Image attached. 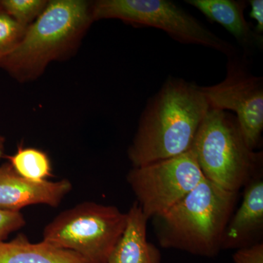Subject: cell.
<instances>
[{
	"label": "cell",
	"instance_id": "10",
	"mask_svg": "<svg viewBox=\"0 0 263 263\" xmlns=\"http://www.w3.org/2000/svg\"><path fill=\"white\" fill-rule=\"evenodd\" d=\"M262 231L263 179L261 172L245 185L243 200L224 230L221 250L238 249L259 243Z\"/></svg>",
	"mask_w": 263,
	"mask_h": 263
},
{
	"label": "cell",
	"instance_id": "20",
	"mask_svg": "<svg viewBox=\"0 0 263 263\" xmlns=\"http://www.w3.org/2000/svg\"><path fill=\"white\" fill-rule=\"evenodd\" d=\"M5 147V138L4 136H2V135L0 134V160H1L3 156H4Z\"/></svg>",
	"mask_w": 263,
	"mask_h": 263
},
{
	"label": "cell",
	"instance_id": "8",
	"mask_svg": "<svg viewBox=\"0 0 263 263\" xmlns=\"http://www.w3.org/2000/svg\"><path fill=\"white\" fill-rule=\"evenodd\" d=\"M200 90L211 108L236 114L246 143L255 150L263 130V80L251 72L248 62L238 55L228 57L226 79Z\"/></svg>",
	"mask_w": 263,
	"mask_h": 263
},
{
	"label": "cell",
	"instance_id": "13",
	"mask_svg": "<svg viewBox=\"0 0 263 263\" xmlns=\"http://www.w3.org/2000/svg\"><path fill=\"white\" fill-rule=\"evenodd\" d=\"M0 263H88L79 254L42 240L32 243L24 235L0 240Z\"/></svg>",
	"mask_w": 263,
	"mask_h": 263
},
{
	"label": "cell",
	"instance_id": "21",
	"mask_svg": "<svg viewBox=\"0 0 263 263\" xmlns=\"http://www.w3.org/2000/svg\"><path fill=\"white\" fill-rule=\"evenodd\" d=\"M1 11H3V10H2L1 5H0V12H1Z\"/></svg>",
	"mask_w": 263,
	"mask_h": 263
},
{
	"label": "cell",
	"instance_id": "7",
	"mask_svg": "<svg viewBox=\"0 0 263 263\" xmlns=\"http://www.w3.org/2000/svg\"><path fill=\"white\" fill-rule=\"evenodd\" d=\"M205 179L191 148L181 155L133 167L127 181L148 219L168 210Z\"/></svg>",
	"mask_w": 263,
	"mask_h": 263
},
{
	"label": "cell",
	"instance_id": "18",
	"mask_svg": "<svg viewBox=\"0 0 263 263\" xmlns=\"http://www.w3.org/2000/svg\"><path fill=\"white\" fill-rule=\"evenodd\" d=\"M233 260L234 263H263L262 242L237 249Z\"/></svg>",
	"mask_w": 263,
	"mask_h": 263
},
{
	"label": "cell",
	"instance_id": "3",
	"mask_svg": "<svg viewBox=\"0 0 263 263\" xmlns=\"http://www.w3.org/2000/svg\"><path fill=\"white\" fill-rule=\"evenodd\" d=\"M238 198V193L204 179L174 206L152 218L161 247L216 257Z\"/></svg>",
	"mask_w": 263,
	"mask_h": 263
},
{
	"label": "cell",
	"instance_id": "16",
	"mask_svg": "<svg viewBox=\"0 0 263 263\" xmlns=\"http://www.w3.org/2000/svg\"><path fill=\"white\" fill-rule=\"evenodd\" d=\"M26 29L4 12H0V63L14 51Z\"/></svg>",
	"mask_w": 263,
	"mask_h": 263
},
{
	"label": "cell",
	"instance_id": "6",
	"mask_svg": "<svg viewBox=\"0 0 263 263\" xmlns=\"http://www.w3.org/2000/svg\"><path fill=\"white\" fill-rule=\"evenodd\" d=\"M91 14L94 22L119 19L136 27L161 29L180 43L213 48L228 57L235 54L230 43L167 0H98L91 2Z\"/></svg>",
	"mask_w": 263,
	"mask_h": 263
},
{
	"label": "cell",
	"instance_id": "5",
	"mask_svg": "<svg viewBox=\"0 0 263 263\" xmlns=\"http://www.w3.org/2000/svg\"><path fill=\"white\" fill-rule=\"evenodd\" d=\"M127 213L114 205L82 202L45 227L43 240L75 252L88 263H108L127 224Z\"/></svg>",
	"mask_w": 263,
	"mask_h": 263
},
{
	"label": "cell",
	"instance_id": "9",
	"mask_svg": "<svg viewBox=\"0 0 263 263\" xmlns=\"http://www.w3.org/2000/svg\"><path fill=\"white\" fill-rule=\"evenodd\" d=\"M72 189L68 179L34 181L17 174L9 162L0 165V210L21 212L24 207L46 205L57 208Z\"/></svg>",
	"mask_w": 263,
	"mask_h": 263
},
{
	"label": "cell",
	"instance_id": "12",
	"mask_svg": "<svg viewBox=\"0 0 263 263\" xmlns=\"http://www.w3.org/2000/svg\"><path fill=\"white\" fill-rule=\"evenodd\" d=\"M201 12L209 20L219 24L236 39L238 43L249 50L255 45H262V38L252 30L243 12L247 8L245 1L235 0H186Z\"/></svg>",
	"mask_w": 263,
	"mask_h": 263
},
{
	"label": "cell",
	"instance_id": "17",
	"mask_svg": "<svg viewBox=\"0 0 263 263\" xmlns=\"http://www.w3.org/2000/svg\"><path fill=\"white\" fill-rule=\"evenodd\" d=\"M26 219L21 212L0 210V240H5L12 233L26 226Z\"/></svg>",
	"mask_w": 263,
	"mask_h": 263
},
{
	"label": "cell",
	"instance_id": "2",
	"mask_svg": "<svg viewBox=\"0 0 263 263\" xmlns=\"http://www.w3.org/2000/svg\"><path fill=\"white\" fill-rule=\"evenodd\" d=\"M93 22L91 2L49 0L0 68L18 82L36 80L52 62L67 60L77 51Z\"/></svg>",
	"mask_w": 263,
	"mask_h": 263
},
{
	"label": "cell",
	"instance_id": "4",
	"mask_svg": "<svg viewBox=\"0 0 263 263\" xmlns=\"http://www.w3.org/2000/svg\"><path fill=\"white\" fill-rule=\"evenodd\" d=\"M205 179L238 193L262 169V153L249 148L235 116L210 108L191 147Z\"/></svg>",
	"mask_w": 263,
	"mask_h": 263
},
{
	"label": "cell",
	"instance_id": "1",
	"mask_svg": "<svg viewBox=\"0 0 263 263\" xmlns=\"http://www.w3.org/2000/svg\"><path fill=\"white\" fill-rule=\"evenodd\" d=\"M200 86L170 78L150 99L128 149L133 167L187 152L210 110Z\"/></svg>",
	"mask_w": 263,
	"mask_h": 263
},
{
	"label": "cell",
	"instance_id": "19",
	"mask_svg": "<svg viewBox=\"0 0 263 263\" xmlns=\"http://www.w3.org/2000/svg\"><path fill=\"white\" fill-rule=\"evenodd\" d=\"M249 4L251 6V18L254 19L257 23L254 32L258 37H262L261 34L263 32V1L252 0L249 1Z\"/></svg>",
	"mask_w": 263,
	"mask_h": 263
},
{
	"label": "cell",
	"instance_id": "14",
	"mask_svg": "<svg viewBox=\"0 0 263 263\" xmlns=\"http://www.w3.org/2000/svg\"><path fill=\"white\" fill-rule=\"evenodd\" d=\"M6 158L15 172L25 179L43 181L52 176L51 160L39 148L18 146L16 152Z\"/></svg>",
	"mask_w": 263,
	"mask_h": 263
},
{
	"label": "cell",
	"instance_id": "15",
	"mask_svg": "<svg viewBox=\"0 0 263 263\" xmlns=\"http://www.w3.org/2000/svg\"><path fill=\"white\" fill-rule=\"evenodd\" d=\"M48 3V0H0L2 10L24 27L41 15Z\"/></svg>",
	"mask_w": 263,
	"mask_h": 263
},
{
	"label": "cell",
	"instance_id": "11",
	"mask_svg": "<svg viewBox=\"0 0 263 263\" xmlns=\"http://www.w3.org/2000/svg\"><path fill=\"white\" fill-rule=\"evenodd\" d=\"M125 229L108 263H162L160 249L147 239L148 219L135 202L127 213Z\"/></svg>",
	"mask_w": 263,
	"mask_h": 263
}]
</instances>
